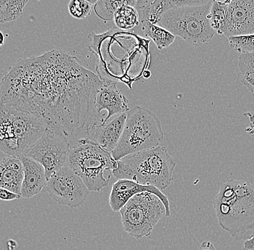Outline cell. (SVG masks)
Masks as SVG:
<instances>
[{"label":"cell","mask_w":254,"mask_h":250,"mask_svg":"<svg viewBox=\"0 0 254 250\" xmlns=\"http://www.w3.org/2000/svg\"><path fill=\"white\" fill-rule=\"evenodd\" d=\"M99 76L77 57L52 50L18 60L2 79L0 104L39 118L47 129L66 139L77 138L93 124Z\"/></svg>","instance_id":"1"},{"label":"cell","mask_w":254,"mask_h":250,"mask_svg":"<svg viewBox=\"0 0 254 250\" xmlns=\"http://www.w3.org/2000/svg\"><path fill=\"white\" fill-rule=\"evenodd\" d=\"M219 225L236 241L254 236V185L244 180L222 183L214 200Z\"/></svg>","instance_id":"2"},{"label":"cell","mask_w":254,"mask_h":250,"mask_svg":"<svg viewBox=\"0 0 254 250\" xmlns=\"http://www.w3.org/2000/svg\"><path fill=\"white\" fill-rule=\"evenodd\" d=\"M176 166L166 147L159 146L117 161L113 176L118 180L127 179L163 191L172 183Z\"/></svg>","instance_id":"3"},{"label":"cell","mask_w":254,"mask_h":250,"mask_svg":"<svg viewBox=\"0 0 254 250\" xmlns=\"http://www.w3.org/2000/svg\"><path fill=\"white\" fill-rule=\"evenodd\" d=\"M47 127L33 114L8 105H0V150L8 156L26 154Z\"/></svg>","instance_id":"4"},{"label":"cell","mask_w":254,"mask_h":250,"mask_svg":"<svg viewBox=\"0 0 254 250\" xmlns=\"http://www.w3.org/2000/svg\"><path fill=\"white\" fill-rule=\"evenodd\" d=\"M67 165L83 180L89 191L100 192L109 185L117 161L112 153L83 138L75 139L71 146Z\"/></svg>","instance_id":"5"},{"label":"cell","mask_w":254,"mask_h":250,"mask_svg":"<svg viewBox=\"0 0 254 250\" xmlns=\"http://www.w3.org/2000/svg\"><path fill=\"white\" fill-rule=\"evenodd\" d=\"M164 139L160 119L148 109L134 106L127 112L126 123L118 145L112 151L116 161L159 147Z\"/></svg>","instance_id":"6"},{"label":"cell","mask_w":254,"mask_h":250,"mask_svg":"<svg viewBox=\"0 0 254 250\" xmlns=\"http://www.w3.org/2000/svg\"><path fill=\"white\" fill-rule=\"evenodd\" d=\"M212 3L213 1L205 5L170 9L162 16L158 25L190 45L209 43L216 33L209 20Z\"/></svg>","instance_id":"7"},{"label":"cell","mask_w":254,"mask_h":250,"mask_svg":"<svg viewBox=\"0 0 254 250\" xmlns=\"http://www.w3.org/2000/svg\"><path fill=\"white\" fill-rule=\"evenodd\" d=\"M119 212L125 232L136 240L150 236L159 221L166 214L163 202L150 193L136 194Z\"/></svg>","instance_id":"8"},{"label":"cell","mask_w":254,"mask_h":250,"mask_svg":"<svg viewBox=\"0 0 254 250\" xmlns=\"http://www.w3.org/2000/svg\"><path fill=\"white\" fill-rule=\"evenodd\" d=\"M71 145L69 139L46 130L43 137L25 156L37 161L44 167L48 180L67 164Z\"/></svg>","instance_id":"9"},{"label":"cell","mask_w":254,"mask_h":250,"mask_svg":"<svg viewBox=\"0 0 254 250\" xmlns=\"http://www.w3.org/2000/svg\"><path fill=\"white\" fill-rule=\"evenodd\" d=\"M47 191L55 201L70 208L81 206L90 192L83 180L67 164L48 180Z\"/></svg>","instance_id":"10"},{"label":"cell","mask_w":254,"mask_h":250,"mask_svg":"<svg viewBox=\"0 0 254 250\" xmlns=\"http://www.w3.org/2000/svg\"><path fill=\"white\" fill-rule=\"evenodd\" d=\"M142 193H150L156 196L160 199L164 205L166 210V216L171 215L169 199L166 195L163 194L161 191L154 186H143L139 183H135L132 180L122 179L118 180L112 186L110 196H109V204L111 209L114 212H119L126 205L127 202L134 197L136 194Z\"/></svg>","instance_id":"11"},{"label":"cell","mask_w":254,"mask_h":250,"mask_svg":"<svg viewBox=\"0 0 254 250\" xmlns=\"http://www.w3.org/2000/svg\"><path fill=\"white\" fill-rule=\"evenodd\" d=\"M127 117V113L116 115L106 123L94 122L87 130L85 139L112 153L122 137Z\"/></svg>","instance_id":"12"},{"label":"cell","mask_w":254,"mask_h":250,"mask_svg":"<svg viewBox=\"0 0 254 250\" xmlns=\"http://www.w3.org/2000/svg\"><path fill=\"white\" fill-rule=\"evenodd\" d=\"M254 34V0H233L228 5L227 38Z\"/></svg>","instance_id":"13"},{"label":"cell","mask_w":254,"mask_h":250,"mask_svg":"<svg viewBox=\"0 0 254 250\" xmlns=\"http://www.w3.org/2000/svg\"><path fill=\"white\" fill-rule=\"evenodd\" d=\"M102 86L98 92L95 100V109L97 114L106 110L108 115L101 123H106L116 115L127 113L129 111L128 101L125 95L117 87L114 81L101 80Z\"/></svg>","instance_id":"14"},{"label":"cell","mask_w":254,"mask_h":250,"mask_svg":"<svg viewBox=\"0 0 254 250\" xmlns=\"http://www.w3.org/2000/svg\"><path fill=\"white\" fill-rule=\"evenodd\" d=\"M24 167V179L21 188V196L31 199L40 194L47 186L48 179L44 167L28 156H20Z\"/></svg>","instance_id":"15"},{"label":"cell","mask_w":254,"mask_h":250,"mask_svg":"<svg viewBox=\"0 0 254 250\" xmlns=\"http://www.w3.org/2000/svg\"><path fill=\"white\" fill-rule=\"evenodd\" d=\"M24 167L20 157L7 156L0 164V187L21 196Z\"/></svg>","instance_id":"16"},{"label":"cell","mask_w":254,"mask_h":250,"mask_svg":"<svg viewBox=\"0 0 254 250\" xmlns=\"http://www.w3.org/2000/svg\"><path fill=\"white\" fill-rule=\"evenodd\" d=\"M230 1H213L209 15L211 27L218 35H225L228 30V5Z\"/></svg>","instance_id":"17"},{"label":"cell","mask_w":254,"mask_h":250,"mask_svg":"<svg viewBox=\"0 0 254 250\" xmlns=\"http://www.w3.org/2000/svg\"><path fill=\"white\" fill-rule=\"evenodd\" d=\"M142 24L144 36L152 39L159 50L168 48L176 39V36L158 25L148 21H143Z\"/></svg>","instance_id":"18"},{"label":"cell","mask_w":254,"mask_h":250,"mask_svg":"<svg viewBox=\"0 0 254 250\" xmlns=\"http://www.w3.org/2000/svg\"><path fill=\"white\" fill-rule=\"evenodd\" d=\"M136 0H99L94 5V11L97 16L105 20H114V14L122 6L128 5L135 7Z\"/></svg>","instance_id":"19"},{"label":"cell","mask_w":254,"mask_h":250,"mask_svg":"<svg viewBox=\"0 0 254 250\" xmlns=\"http://www.w3.org/2000/svg\"><path fill=\"white\" fill-rule=\"evenodd\" d=\"M171 0H154L141 11V22L148 21L154 25H158L161 17L167 11L172 9Z\"/></svg>","instance_id":"20"},{"label":"cell","mask_w":254,"mask_h":250,"mask_svg":"<svg viewBox=\"0 0 254 250\" xmlns=\"http://www.w3.org/2000/svg\"><path fill=\"white\" fill-rule=\"evenodd\" d=\"M28 0H0V23L15 21L23 15Z\"/></svg>","instance_id":"21"},{"label":"cell","mask_w":254,"mask_h":250,"mask_svg":"<svg viewBox=\"0 0 254 250\" xmlns=\"http://www.w3.org/2000/svg\"><path fill=\"white\" fill-rule=\"evenodd\" d=\"M113 20L119 29H133L139 24V12L131 6H122L114 14Z\"/></svg>","instance_id":"22"},{"label":"cell","mask_w":254,"mask_h":250,"mask_svg":"<svg viewBox=\"0 0 254 250\" xmlns=\"http://www.w3.org/2000/svg\"><path fill=\"white\" fill-rule=\"evenodd\" d=\"M238 66L243 85L254 93V53L240 55Z\"/></svg>","instance_id":"23"},{"label":"cell","mask_w":254,"mask_h":250,"mask_svg":"<svg viewBox=\"0 0 254 250\" xmlns=\"http://www.w3.org/2000/svg\"><path fill=\"white\" fill-rule=\"evenodd\" d=\"M230 47L241 54L254 53V34L228 38Z\"/></svg>","instance_id":"24"},{"label":"cell","mask_w":254,"mask_h":250,"mask_svg":"<svg viewBox=\"0 0 254 250\" xmlns=\"http://www.w3.org/2000/svg\"><path fill=\"white\" fill-rule=\"evenodd\" d=\"M92 7L93 4L85 0H71L68 5L71 16L79 20L87 18L91 13Z\"/></svg>","instance_id":"25"},{"label":"cell","mask_w":254,"mask_h":250,"mask_svg":"<svg viewBox=\"0 0 254 250\" xmlns=\"http://www.w3.org/2000/svg\"><path fill=\"white\" fill-rule=\"evenodd\" d=\"M22 196L4 188H0V199L1 200H13L20 199Z\"/></svg>","instance_id":"26"},{"label":"cell","mask_w":254,"mask_h":250,"mask_svg":"<svg viewBox=\"0 0 254 250\" xmlns=\"http://www.w3.org/2000/svg\"><path fill=\"white\" fill-rule=\"evenodd\" d=\"M198 250H217L214 248L213 244L210 242H203L200 245L199 249Z\"/></svg>","instance_id":"27"},{"label":"cell","mask_w":254,"mask_h":250,"mask_svg":"<svg viewBox=\"0 0 254 250\" xmlns=\"http://www.w3.org/2000/svg\"><path fill=\"white\" fill-rule=\"evenodd\" d=\"M244 248L245 250H254V236L244 242Z\"/></svg>","instance_id":"28"},{"label":"cell","mask_w":254,"mask_h":250,"mask_svg":"<svg viewBox=\"0 0 254 250\" xmlns=\"http://www.w3.org/2000/svg\"><path fill=\"white\" fill-rule=\"evenodd\" d=\"M151 76H152V73H151L150 71L145 70L144 73H143V77H144V78H150Z\"/></svg>","instance_id":"29"},{"label":"cell","mask_w":254,"mask_h":250,"mask_svg":"<svg viewBox=\"0 0 254 250\" xmlns=\"http://www.w3.org/2000/svg\"><path fill=\"white\" fill-rule=\"evenodd\" d=\"M1 45H2L3 43H4V35H3V33L1 32Z\"/></svg>","instance_id":"30"}]
</instances>
